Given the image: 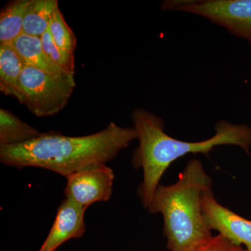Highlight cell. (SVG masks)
Segmentation results:
<instances>
[{
    "instance_id": "cell-1",
    "label": "cell",
    "mask_w": 251,
    "mask_h": 251,
    "mask_svg": "<svg viewBox=\"0 0 251 251\" xmlns=\"http://www.w3.org/2000/svg\"><path fill=\"white\" fill-rule=\"evenodd\" d=\"M137 138L133 127L114 122L84 136H67L51 130L27 143L0 146V161L18 169L43 168L67 178L90 165L111 161Z\"/></svg>"
},
{
    "instance_id": "cell-2",
    "label": "cell",
    "mask_w": 251,
    "mask_h": 251,
    "mask_svg": "<svg viewBox=\"0 0 251 251\" xmlns=\"http://www.w3.org/2000/svg\"><path fill=\"white\" fill-rule=\"evenodd\" d=\"M133 128L139 145L132 156V165L142 169L143 179L138 194L144 207L148 209L162 176L171 163L189 153L208 155L221 145H234L250 155L251 127L221 120L216 123L215 134L203 141L186 142L175 139L165 132L161 118L143 108L132 112Z\"/></svg>"
},
{
    "instance_id": "cell-3",
    "label": "cell",
    "mask_w": 251,
    "mask_h": 251,
    "mask_svg": "<svg viewBox=\"0 0 251 251\" xmlns=\"http://www.w3.org/2000/svg\"><path fill=\"white\" fill-rule=\"evenodd\" d=\"M212 180L202 162L193 158L175 184L159 185L148 209L161 214L167 248L171 251H198L211 237L203 216L202 201Z\"/></svg>"
},
{
    "instance_id": "cell-4",
    "label": "cell",
    "mask_w": 251,
    "mask_h": 251,
    "mask_svg": "<svg viewBox=\"0 0 251 251\" xmlns=\"http://www.w3.org/2000/svg\"><path fill=\"white\" fill-rule=\"evenodd\" d=\"M75 85L72 74H52L25 67L18 100L36 117L53 116L65 108Z\"/></svg>"
},
{
    "instance_id": "cell-5",
    "label": "cell",
    "mask_w": 251,
    "mask_h": 251,
    "mask_svg": "<svg viewBox=\"0 0 251 251\" xmlns=\"http://www.w3.org/2000/svg\"><path fill=\"white\" fill-rule=\"evenodd\" d=\"M161 6L206 18L251 46V0H168Z\"/></svg>"
},
{
    "instance_id": "cell-6",
    "label": "cell",
    "mask_w": 251,
    "mask_h": 251,
    "mask_svg": "<svg viewBox=\"0 0 251 251\" xmlns=\"http://www.w3.org/2000/svg\"><path fill=\"white\" fill-rule=\"evenodd\" d=\"M67 179L65 198L87 209L94 203L110 199L115 174L106 163H96L70 175Z\"/></svg>"
},
{
    "instance_id": "cell-7",
    "label": "cell",
    "mask_w": 251,
    "mask_h": 251,
    "mask_svg": "<svg viewBox=\"0 0 251 251\" xmlns=\"http://www.w3.org/2000/svg\"><path fill=\"white\" fill-rule=\"evenodd\" d=\"M202 212L206 226L238 246L244 245L251 251V221L244 219L216 201L212 190L206 192L202 201Z\"/></svg>"
},
{
    "instance_id": "cell-8",
    "label": "cell",
    "mask_w": 251,
    "mask_h": 251,
    "mask_svg": "<svg viewBox=\"0 0 251 251\" xmlns=\"http://www.w3.org/2000/svg\"><path fill=\"white\" fill-rule=\"evenodd\" d=\"M86 210L65 198L59 206L52 227L38 251H55L67 241L82 237L86 231Z\"/></svg>"
},
{
    "instance_id": "cell-9",
    "label": "cell",
    "mask_w": 251,
    "mask_h": 251,
    "mask_svg": "<svg viewBox=\"0 0 251 251\" xmlns=\"http://www.w3.org/2000/svg\"><path fill=\"white\" fill-rule=\"evenodd\" d=\"M11 44L22 59L25 67L34 68L52 74H67L46 55L43 49L41 38L23 34Z\"/></svg>"
},
{
    "instance_id": "cell-10",
    "label": "cell",
    "mask_w": 251,
    "mask_h": 251,
    "mask_svg": "<svg viewBox=\"0 0 251 251\" xmlns=\"http://www.w3.org/2000/svg\"><path fill=\"white\" fill-rule=\"evenodd\" d=\"M25 66L11 44H0V92L18 99L20 79Z\"/></svg>"
},
{
    "instance_id": "cell-11",
    "label": "cell",
    "mask_w": 251,
    "mask_h": 251,
    "mask_svg": "<svg viewBox=\"0 0 251 251\" xmlns=\"http://www.w3.org/2000/svg\"><path fill=\"white\" fill-rule=\"evenodd\" d=\"M37 128L23 122L6 109H0V146L27 143L41 135Z\"/></svg>"
},
{
    "instance_id": "cell-12",
    "label": "cell",
    "mask_w": 251,
    "mask_h": 251,
    "mask_svg": "<svg viewBox=\"0 0 251 251\" xmlns=\"http://www.w3.org/2000/svg\"><path fill=\"white\" fill-rule=\"evenodd\" d=\"M58 8L57 0H31L23 21V34L41 38Z\"/></svg>"
},
{
    "instance_id": "cell-13",
    "label": "cell",
    "mask_w": 251,
    "mask_h": 251,
    "mask_svg": "<svg viewBox=\"0 0 251 251\" xmlns=\"http://www.w3.org/2000/svg\"><path fill=\"white\" fill-rule=\"evenodd\" d=\"M31 0H13L0 13V44H11L23 34V21Z\"/></svg>"
},
{
    "instance_id": "cell-14",
    "label": "cell",
    "mask_w": 251,
    "mask_h": 251,
    "mask_svg": "<svg viewBox=\"0 0 251 251\" xmlns=\"http://www.w3.org/2000/svg\"><path fill=\"white\" fill-rule=\"evenodd\" d=\"M49 30L54 42L59 49L74 54L76 49V36L68 25L59 8L54 12Z\"/></svg>"
},
{
    "instance_id": "cell-15",
    "label": "cell",
    "mask_w": 251,
    "mask_h": 251,
    "mask_svg": "<svg viewBox=\"0 0 251 251\" xmlns=\"http://www.w3.org/2000/svg\"><path fill=\"white\" fill-rule=\"evenodd\" d=\"M43 49L49 59L67 74L75 75V56L59 49L54 42L49 29L41 36Z\"/></svg>"
},
{
    "instance_id": "cell-16",
    "label": "cell",
    "mask_w": 251,
    "mask_h": 251,
    "mask_svg": "<svg viewBox=\"0 0 251 251\" xmlns=\"http://www.w3.org/2000/svg\"><path fill=\"white\" fill-rule=\"evenodd\" d=\"M198 251H244V249L218 234L216 237H211Z\"/></svg>"
},
{
    "instance_id": "cell-17",
    "label": "cell",
    "mask_w": 251,
    "mask_h": 251,
    "mask_svg": "<svg viewBox=\"0 0 251 251\" xmlns=\"http://www.w3.org/2000/svg\"><path fill=\"white\" fill-rule=\"evenodd\" d=\"M244 251H247V250H246V249H244Z\"/></svg>"
}]
</instances>
